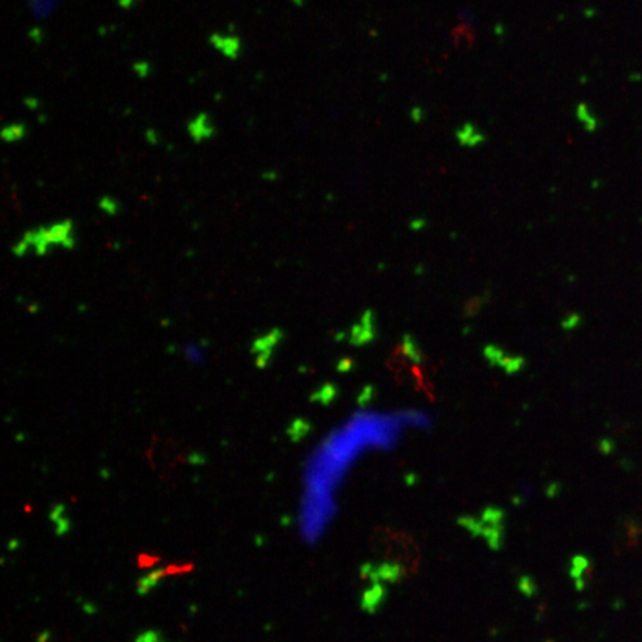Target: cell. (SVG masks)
I'll list each match as a JSON object with an SVG mask.
<instances>
[{
  "instance_id": "obj_6",
  "label": "cell",
  "mask_w": 642,
  "mask_h": 642,
  "mask_svg": "<svg viewBox=\"0 0 642 642\" xmlns=\"http://www.w3.org/2000/svg\"><path fill=\"white\" fill-rule=\"evenodd\" d=\"M577 118L580 122H583V126L586 127L588 131H595L596 130V119L592 117V113L586 104H579L577 108Z\"/></svg>"
},
{
  "instance_id": "obj_4",
  "label": "cell",
  "mask_w": 642,
  "mask_h": 642,
  "mask_svg": "<svg viewBox=\"0 0 642 642\" xmlns=\"http://www.w3.org/2000/svg\"><path fill=\"white\" fill-rule=\"evenodd\" d=\"M205 348L199 343H188L183 348V357L190 364H201L205 359Z\"/></svg>"
},
{
  "instance_id": "obj_2",
  "label": "cell",
  "mask_w": 642,
  "mask_h": 642,
  "mask_svg": "<svg viewBox=\"0 0 642 642\" xmlns=\"http://www.w3.org/2000/svg\"><path fill=\"white\" fill-rule=\"evenodd\" d=\"M210 42L213 43L216 50H219L228 59L235 60L239 54V39L235 36H222L213 34L210 37Z\"/></svg>"
},
{
  "instance_id": "obj_5",
  "label": "cell",
  "mask_w": 642,
  "mask_h": 642,
  "mask_svg": "<svg viewBox=\"0 0 642 642\" xmlns=\"http://www.w3.org/2000/svg\"><path fill=\"white\" fill-rule=\"evenodd\" d=\"M2 136L6 141H12V143L21 140L26 136V126H23L21 122L11 123V126L3 128Z\"/></svg>"
},
{
  "instance_id": "obj_3",
  "label": "cell",
  "mask_w": 642,
  "mask_h": 642,
  "mask_svg": "<svg viewBox=\"0 0 642 642\" xmlns=\"http://www.w3.org/2000/svg\"><path fill=\"white\" fill-rule=\"evenodd\" d=\"M457 137H458L459 143H461V145H465V146H474V145H479V143L485 140L483 134L479 130H476V127L470 122L464 123V127H461L457 131Z\"/></svg>"
},
{
  "instance_id": "obj_1",
  "label": "cell",
  "mask_w": 642,
  "mask_h": 642,
  "mask_svg": "<svg viewBox=\"0 0 642 642\" xmlns=\"http://www.w3.org/2000/svg\"><path fill=\"white\" fill-rule=\"evenodd\" d=\"M188 130H189L190 137H192L195 141L210 139L214 134L212 118H210L207 113H199L197 118L190 121Z\"/></svg>"
}]
</instances>
